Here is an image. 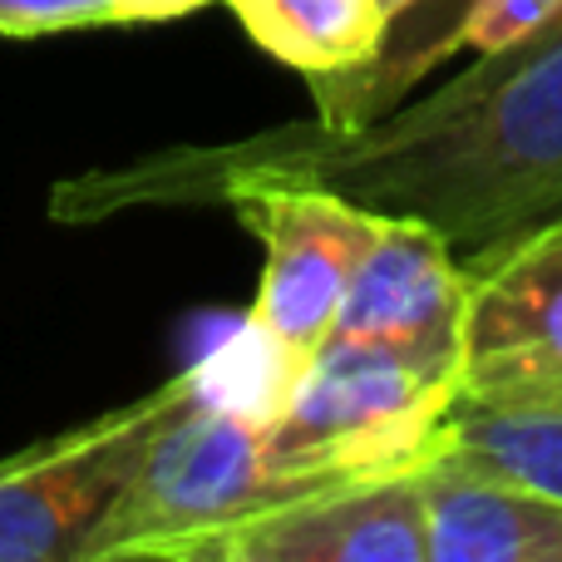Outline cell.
I'll use <instances>...</instances> for the list:
<instances>
[{
    "mask_svg": "<svg viewBox=\"0 0 562 562\" xmlns=\"http://www.w3.org/2000/svg\"><path fill=\"white\" fill-rule=\"evenodd\" d=\"M311 183L380 217L429 223L459 262L562 213V30L474 55L464 75L366 128L286 124L233 144H183L49 193L59 223L128 207H227L247 188Z\"/></svg>",
    "mask_w": 562,
    "mask_h": 562,
    "instance_id": "cell-1",
    "label": "cell"
},
{
    "mask_svg": "<svg viewBox=\"0 0 562 562\" xmlns=\"http://www.w3.org/2000/svg\"><path fill=\"white\" fill-rule=\"evenodd\" d=\"M459 370L380 340L330 336L262 425V454L286 484L405 469L435 449Z\"/></svg>",
    "mask_w": 562,
    "mask_h": 562,
    "instance_id": "cell-2",
    "label": "cell"
},
{
    "mask_svg": "<svg viewBox=\"0 0 562 562\" xmlns=\"http://www.w3.org/2000/svg\"><path fill=\"white\" fill-rule=\"evenodd\" d=\"M286 494H296V484L267 464L262 419L207 390L198 370L193 395L148 439L134 479L99 524L85 562H164L183 538L223 528Z\"/></svg>",
    "mask_w": 562,
    "mask_h": 562,
    "instance_id": "cell-3",
    "label": "cell"
},
{
    "mask_svg": "<svg viewBox=\"0 0 562 562\" xmlns=\"http://www.w3.org/2000/svg\"><path fill=\"white\" fill-rule=\"evenodd\" d=\"M227 207L262 243V286L247 326L291 385L301 366L336 336L340 301L375 243L380 213L311 183L247 188Z\"/></svg>",
    "mask_w": 562,
    "mask_h": 562,
    "instance_id": "cell-4",
    "label": "cell"
},
{
    "mask_svg": "<svg viewBox=\"0 0 562 562\" xmlns=\"http://www.w3.org/2000/svg\"><path fill=\"white\" fill-rule=\"evenodd\" d=\"M198 370L94 425L0 464V562H85L148 439L193 395Z\"/></svg>",
    "mask_w": 562,
    "mask_h": 562,
    "instance_id": "cell-5",
    "label": "cell"
},
{
    "mask_svg": "<svg viewBox=\"0 0 562 562\" xmlns=\"http://www.w3.org/2000/svg\"><path fill=\"white\" fill-rule=\"evenodd\" d=\"M164 562H429L419 464L296 488L183 538Z\"/></svg>",
    "mask_w": 562,
    "mask_h": 562,
    "instance_id": "cell-6",
    "label": "cell"
},
{
    "mask_svg": "<svg viewBox=\"0 0 562 562\" xmlns=\"http://www.w3.org/2000/svg\"><path fill=\"white\" fill-rule=\"evenodd\" d=\"M464 316L469 272L454 247L419 217H380L340 301L336 336L415 350L464 375Z\"/></svg>",
    "mask_w": 562,
    "mask_h": 562,
    "instance_id": "cell-7",
    "label": "cell"
},
{
    "mask_svg": "<svg viewBox=\"0 0 562 562\" xmlns=\"http://www.w3.org/2000/svg\"><path fill=\"white\" fill-rule=\"evenodd\" d=\"M464 375L459 385L562 380V213L508 247L464 262Z\"/></svg>",
    "mask_w": 562,
    "mask_h": 562,
    "instance_id": "cell-8",
    "label": "cell"
},
{
    "mask_svg": "<svg viewBox=\"0 0 562 562\" xmlns=\"http://www.w3.org/2000/svg\"><path fill=\"white\" fill-rule=\"evenodd\" d=\"M419 504L429 562H562V498L439 445L419 459Z\"/></svg>",
    "mask_w": 562,
    "mask_h": 562,
    "instance_id": "cell-9",
    "label": "cell"
},
{
    "mask_svg": "<svg viewBox=\"0 0 562 562\" xmlns=\"http://www.w3.org/2000/svg\"><path fill=\"white\" fill-rule=\"evenodd\" d=\"M435 445L488 474L562 498V380L459 385Z\"/></svg>",
    "mask_w": 562,
    "mask_h": 562,
    "instance_id": "cell-10",
    "label": "cell"
},
{
    "mask_svg": "<svg viewBox=\"0 0 562 562\" xmlns=\"http://www.w3.org/2000/svg\"><path fill=\"white\" fill-rule=\"evenodd\" d=\"M474 0H409L380 30V45L366 65L340 75L311 79L316 94V124L326 128H366L385 119L395 104H405L409 89L439 69V59L459 55V35Z\"/></svg>",
    "mask_w": 562,
    "mask_h": 562,
    "instance_id": "cell-11",
    "label": "cell"
},
{
    "mask_svg": "<svg viewBox=\"0 0 562 562\" xmlns=\"http://www.w3.org/2000/svg\"><path fill=\"white\" fill-rule=\"evenodd\" d=\"M272 59L306 79L340 75L370 59L385 30L380 0H217Z\"/></svg>",
    "mask_w": 562,
    "mask_h": 562,
    "instance_id": "cell-12",
    "label": "cell"
},
{
    "mask_svg": "<svg viewBox=\"0 0 562 562\" xmlns=\"http://www.w3.org/2000/svg\"><path fill=\"white\" fill-rule=\"evenodd\" d=\"M217 0H0V35H59L94 25L178 20Z\"/></svg>",
    "mask_w": 562,
    "mask_h": 562,
    "instance_id": "cell-13",
    "label": "cell"
},
{
    "mask_svg": "<svg viewBox=\"0 0 562 562\" xmlns=\"http://www.w3.org/2000/svg\"><path fill=\"white\" fill-rule=\"evenodd\" d=\"M562 10V0H474L464 20V35L459 49H474V55H498V49H514L538 40L553 15Z\"/></svg>",
    "mask_w": 562,
    "mask_h": 562,
    "instance_id": "cell-14",
    "label": "cell"
},
{
    "mask_svg": "<svg viewBox=\"0 0 562 562\" xmlns=\"http://www.w3.org/2000/svg\"><path fill=\"white\" fill-rule=\"evenodd\" d=\"M400 5H409V0H380V10H385V20H390V15H395V10H400Z\"/></svg>",
    "mask_w": 562,
    "mask_h": 562,
    "instance_id": "cell-15",
    "label": "cell"
},
{
    "mask_svg": "<svg viewBox=\"0 0 562 562\" xmlns=\"http://www.w3.org/2000/svg\"><path fill=\"white\" fill-rule=\"evenodd\" d=\"M558 30H562V10H558V15H553V25H548V30H543V35H558Z\"/></svg>",
    "mask_w": 562,
    "mask_h": 562,
    "instance_id": "cell-16",
    "label": "cell"
}]
</instances>
